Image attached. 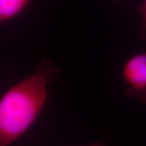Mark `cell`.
<instances>
[{"instance_id": "obj_2", "label": "cell", "mask_w": 146, "mask_h": 146, "mask_svg": "<svg viewBox=\"0 0 146 146\" xmlns=\"http://www.w3.org/2000/svg\"><path fill=\"white\" fill-rule=\"evenodd\" d=\"M126 84L125 95L141 104H146V53L131 56L122 67Z\"/></svg>"}, {"instance_id": "obj_1", "label": "cell", "mask_w": 146, "mask_h": 146, "mask_svg": "<svg viewBox=\"0 0 146 146\" xmlns=\"http://www.w3.org/2000/svg\"><path fill=\"white\" fill-rule=\"evenodd\" d=\"M60 70L54 60L42 59L33 72L3 93L0 99V146H13L31 127L46 104L49 85Z\"/></svg>"}, {"instance_id": "obj_3", "label": "cell", "mask_w": 146, "mask_h": 146, "mask_svg": "<svg viewBox=\"0 0 146 146\" xmlns=\"http://www.w3.org/2000/svg\"><path fill=\"white\" fill-rule=\"evenodd\" d=\"M31 0H0V23L4 24L19 16Z\"/></svg>"}, {"instance_id": "obj_5", "label": "cell", "mask_w": 146, "mask_h": 146, "mask_svg": "<svg viewBox=\"0 0 146 146\" xmlns=\"http://www.w3.org/2000/svg\"><path fill=\"white\" fill-rule=\"evenodd\" d=\"M87 146H106V143H102V142H101L100 141H96V143H94L93 144H90V145H89Z\"/></svg>"}, {"instance_id": "obj_4", "label": "cell", "mask_w": 146, "mask_h": 146, "mask_svg": "<svg viewBox=\"0 0 146 146\" xmlns=\"http://www.w3.org/2000/svg\"><path fill=\"white\" fill-rule=\"evenodd\" d=\"M137 12L141 18L142 25L139 29V37L146 41V0L137 8Z\"/></svg>"}]
</instances>
